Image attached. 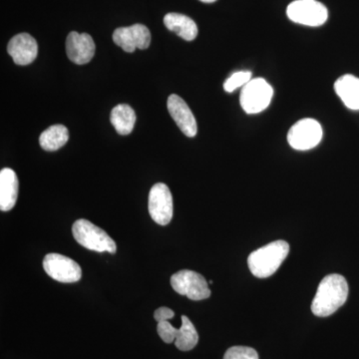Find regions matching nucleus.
Listing matches in <instances>:
<instances>
[{
    "label": "nucleus",
    "instance_id": "4be33fe9",
    "mask_svg": "<svg viewBox=\"0 0 359 359\" xmlns=\"http://www.w3.org/2000/svg\"><path fill=\"white\" fill-rule=\"evenodd\" d=\"M174 311L171 309L166 308V306L158 309L154 313V318L157 323L171 320L172 318H174Z\"/></svg>",
    "mask_w": 359,
    "mask_h": 359
},
{
    "label": "nucleus",
    "instance_id": "2eb2a0df",
    "mask_svg": "<svg viewBox=\"0 0 359 359\" xmlns=\"http://www.w3.org/2000/svg\"><path fill=\"white\" fill-rule=\"evenodd\" d=\"M18 176L13 169L4 168L0 172V210L11 211L16 204L18 197Z\"/></svg>",
    "mask_w": 359,
    "mask_h": 359
},
{
    "label": "nucleus",
    "instance_id": "aec40b11",
    "mask_svg": "<svg viewBox=\"0 0 359 359\" xmlns=\"http://www.w3.org/2000/svg\"><path fill=\"white\" fill-rule=\"evenodd\" d=\"M252 80V72L250 71H238L233 73L228 79L224 81V90L228 93L235 91L241 87H245Z\"/></svg>",
    "mask_w": 359,
    "mask_h": 359
},
{
    "label": "nucleus",
    "instance_id": "5701e85b",
    "mask_svg": "<svg viewBox=\"0 0 359 359\" xmlns=\"http://www.w3.org/2000/svg\"><path fill=\"white\" fill-rule=\"evenodd\" d=\"M201 1L205 2V4H212V2L217 1V0H201Z\"/></svg>",
    "mask_w": 359,
    "mask_h": 359
},
{
    "label": "nucleus",
    "instance_id": "9d476101",
    "mask_svg": "<svg viewBox=\"0 0 359 359\" xmlns=\"http://www.w3.org/2000/svg\"><path fill=\"white\" fill-rule=\"evenodd\" d=\"M43 269L47 275L60 283H76L82 276L79 264L63 255H46L43 259Z\"/></svg>",
    "mask_w": 359,
    "mask_h": 359
},
{
    "label": "nucleus",
    "instance_id": "9b49d317",
    "mask_svg": "<svg viewBox=\"0 0 359 359\" xmlns=\"http://www.w3.org/2000/svg\"><path fill=\"white\" fill-rule=\"evenodd\" d=\"M113 41L128 53H133L137 48L144 50L151 44L150 30L143 25L118 28L113 33Z\"/></svg>",
    "mask_w": 359,
    "mask_h": 359
},
{
    "label": "nucleus",
    "instance_id": "6ab92c4d",
    "mask_svg": "<svg viewBox=\"0 0 359 359\" xmlns=\"http://www.w3.org/2000/svg\"><path fill=\"white\" fill-rule=\"evenodd\" d=\"M69 140V132L65 125H53L42 132L39 144L45 151L53 152L62 148Z\"/></svg>",
    "mask_w": 359,
    "mask_h": 359
},
{
    "label": "nucleus",
    "instance_id": "4468645a",
    "mask_svg": "<svg viewBox=\"0 0 359 359\" xmlns=\"http://www.w3.org/2000/svg\"><path fill=\"white\" fill-rule=\"evenodd\" d=\"M7 52L13 57L15 65L25 66L36 59L39 45L32 35L20 33L11 39L7 45Z\"/></svg>",
    "mask_w": 359,
    "mask_h": 359
},
{
    "label": "nucleus",
    "instance_id": "0eeeda50",
    "mask_svg": "<svg viewBox=\"0 0 359 359\" xmlns=\"http://www.w3.org/2000/svg\"><path fill=\"white\" fill-rule=\"evenodd\" d=\"M171 285L179 294L186 295L192 301H203L211 297V290L205 278L196 271L183 269L174 273Z\"/></svg>",
    "mask_w": 359,
    "mask_h": 359
},
{
    "label": "nucleus",
    "instance_id": "f257e3e1",
    "mask_svg": "<svg viewBox=\"0 0 359 359\" xmlns=\"http://www.w3.org/2000/svg\"><path fill=\"white\" fill-rule=\"evenodd\" d=\"M348 285L344 276L332 273L323 278L311 304V311L320 318L334 314L346 304Z\"/></svg>",
    "mask_w": 359,
    "mask_h": 359
},
{
    "label": "nucleus",
    "instance_id": "20e7f679",
    "mask_svg": "<svg viewBox=\"0 0 359 359\" xmlns=\"http://www.w3.org/2000/svg\"><path fill=\"white\" fill-rule=\"evenodd\" d=\"M157 332L163 341L166 344L175 341V346L182 351H192L199 341L197 330L186 316H182V325L179 330L169 320H164L158 323Z\"/></svg>",
    "mask_w": 359,
    "mask_h": 359
},
{
    "label": "nucleus",
    "instance_id": "6e6552de",
    "mask_svg": "<svg viewBox=\"0 0 359 359\" xmlns=\"http://www.w3.org/2000/svg\"><path fill=\"white\" fill-rule=\"evenodd\" d=\"M323 132L320 123L311 118H306L295 123L287 134L290 147L299 151L313 149L320 143Z\"/></svg>",
    "mask_w": 359,
    "mask_h": 359
},
{
    "label": "nucleus",
    "instance_id": "412c9836",
    "mask_svg": "<svg viewBox=\"0 0 359 359\" xmlns=\"http://www.w3.org/2000/svg\"><path fill=\"white\" fill-rule=\"evenodd\" d=\"M224 359H259V354L252 347L233 346L226 351Z\"/></svg>",
    "mask_w": 359,
    "mask_h": 359
},
{
    "label": "nucleus",
    "instance_id": "dca6fc26",
    "mask_svg": "<svg viewBox=\"0 0 359 359\" xmlns=\"http://www.w3.org/2000/svg\"><path fill=\"white\" fill-rule=\"evenodd\" d=\"M334 90L348 109L359 110V78L344 75L335 82Z\"/></svg>",
    "mask_w": 359,
    "mask_h": 359
},
{
    "label": "nucleus",
    "instance_id": "f03ea898",
    "mask_svg": "<svg viewBox=\"0 0 359 359\" xmlns=\"http://www.w3.org/2000/svg\"><path fill=\"white\" fill-rule=\"evenodd\" d=\"M289 252L290 245L285 241H276L259 248L248 259L250 273L259 278L273 276L287 259Z\"/></svg>",
    "mask_w": 359,
    "mask_h": 359
},
{
    "label": "nucleus",
    "instance_id": "39448f33",
    "mask_svg": "<svg viewBox=\"0 0 359 359\" xmlns=\"http://www.w3.org/2000/svg\"><path fill=\"white\" fill-rule=\"evenodd\" d=\"M273 95V87L264 78H255L243 87L241 106L247 114H257L269 107Z\"/></svg>",
    "mask_w": 359,
    "mask_h": 359
},
{
    "label": "nucleus",
    "instance_id": "7ed1b4c3",
    "mask_svg": "<svg viewBox=\"0 0 359 359\" xmlns=\"http://www.w3.org/2000/svg\"><path fill=\"white\" fill-rule=\"evenodd\" d=\"M72 233L78 244L86 249L98 252H107L110 254H116L117 252L114 240L102 229L87 219H80L75 222Z\"/></svg>",
    "mask_w": 359,
    "mask_h": 359
},
{
    "label": "nucleus",
    "instance_id": "423d86ee",
    "mask_svg": "<svg viewBox=\"0 0 359 359\" xmlns=\"http://www.w3.org/2000/svg\"><path fill=\"white\" fill-rule=\"evenodd\" d=\"M287 18L299 25L318 27L327 22V7L316 0H295L287 9Z\"/></svg>",
    "mask_w": 359,
    "mask_h": 359
},
{
    "label": "nucleus",
    "instance_id": "f8f14e48",
    "mask_svg": "<svg viewBox=\"0 0 359 359\" xmlns=\"http://www.w3.org/2000/svg\"><path fill=\"white\" fill-rule=\"evenodd\" d=\"M94 40L87 33L72 32L66 39V53L78 65L89 63L95 54Z\"/></svg>",
    "mask_w": 359,
    "mask_h": 359
},
{
    "label": "nucleus",
    "instance_id": "a211bd4d",
    "mask_svg": "<svg viewBox=\"0 0 359 359\" xmlns=\"http://www.w3.org/2000/svg\"><path fill=\"white\" fill-rule=\"evenodd\" d=\"M110 122L120 135H129L133 131L136 114L131 106L119 104L111 111Z\"/></svg>",
    "mask_w": 359,
    "mask_h": 359
},
{
    "label": "nucleus",
    "instance_id": "ddd939ff",
    "mask_svg": "<svg viewBox=\"0 0 359 359\" xmlns=\"http://www.w3.org/2000/svg\"><path fill=\"white\" fill-rule=\"evenodd\" d=\"M168 111L178 125L180 130L187 137L193 138L198 133V125L195 116L189 107L188 104L181 97L172 94L167 101Z\"/></svg>",
    "mask_w": 359,
    "mask_h": 359
},
{
    "label": "nucleus",
    "instance_id": "f3484780",
    "mask_svg": "<svg viewBox=\"0 0 359 359\" xmlns=\"http://www.w3.org/2000/svg\"><path fill=\"white\" fill-rule=\"evenodd\" d=\"M164 25L170 32L187 41H192L198 36V26L195 21L184 14L168 13L164 18Z\"/></svg>",
    "mask_w": 359,
    "mask_h": 359
},
{
    "label": "nucleus",
    "instance_id": "1a4fd4ad",
    "mask_svg": "<svg viewBox=\"0 0 359 359\" xmlns=\"http://www.w3.org/2000/svg\"><path fill=\"white\" fill-rule=\"evenodd\" d=\"M149 212L156 224L167 226L173 219V197L169 187L157 183L149 194Z\"/></svg>",
    "mask_w": 359,
    "mask_h": 359
}]
</instances>
